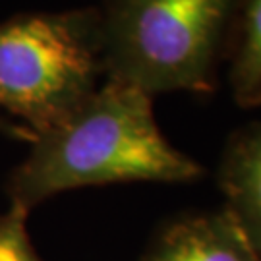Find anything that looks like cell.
Instances as JSON below:
<instances>
[{
  "instance_id": "obj_1",
  "label": "cell",
  "mask_w": 261,
  "mask_h": 261,
  "mask_svg": "<svg viewBox=\"0 0 261 261\" xmlns=\"http://www.w3.org/2000/svg\"><path fill=\"white\" fill-rule=\"evenodd\" d=\"M205 174L196 159L170 145L153 97L105 80L55 128L35 136L29 155L10 172V205L23 211L75 188L124 182L186 184Z\"/></svg>"
},
{
  "instance_id": "obj_2",
  "label": "cell",
  "mask_w": 261,
  "mask_h": 261,
  "mask_svg": "<svg viewBox=\"0 0 261 261\" xmlns=\"http://www.w3.org/2000/svg\"><path fill=\"white\" fill-rule=\"evenodd\" d=\"M242 0H103L105 80L155 97L209 95L228 62Z\"/></svg>"
},
{
  "instance_id": "obj_3",
  "label": "cell",
  "mask_w": 261,
  "mask_h": 261,
  "mask_svg": "<svg viewBox=\"0 0 261 261\" xmlns=\"http://www.w3.org/2000/svg\"><path fill=\"white\" fill-rule=\"evenodd\" d=\"M103 75L99 8L18 14L0 21V109L33 136L68 118Z\"/></svg>"
},
{
  "instance_id": "obj_4",
  "label": "cell",
  "mask_w": 261,
  "mask_h": 261,
  "mask_svg": "<svg viewBox=\"0 0 261 261\" xmlns=\"http://www.w3.org/2000/svg\"><path fill=\"white\" fill-rule=\"evenodd\" d=\"M141 261H261V250L223 205L168 224Z\"/></svg>"
},
{
  "instance_id": "obj_5",
  "label": "cell",
  "mask_w": 261,
  "mask_h": 261,
  "mask_svg": "<svg viewBox=\"0 0 261 261\" xmlns=\"http://www.w3.org/2000/svg\"><path fill=\"white\" fill-rule=\"evenodd\" d=\"M224 207L261 250V120L228 138L219 163Z\"/></svg>"
},
{
  "instance_id": "obj_6",
  "label": "cell",
  "mask_w": 261,
  "mask_h": 261,
  "mask_svg": "<svg viewBox=\"0 0 261 261\" xmlns=\"http://www.w3.org/2000/svg\"><path fill=\"white\" fill-rule=\"evenodd\" d=\"M228 84L234 103L242 109L261 107V0H242L232 48Z\"/></svg>"
},
{
  "instance_id": "obj_7",
  "label": "cell",
  "mask_w": 261,
  "mask_h": 261,
  "mask_svg": "<svg viewBox=\"0 0 261 261\" xmlns=\"http://www.w3.org/2000/svg\"><path fill=\"white\" fill-rule=\"evenodd\" d=\"M28 215L16 205L0 215V261H43L28 232Z\"/></svg>"
},
{
  "instance_id": "obj_8",
  "label": "cell",
  "mask_w": 261,
  "mask_h": 261,
  "mask_svg": "<svg viewBox=\"0 0 261 261\" xmlns=\"http://www.w3.org/2000/svg\"><path fill=\"white\" fill-rule=\"evenodd\" d=\"M0 136H8V138H14V140L18 141H28V143L35 140L33 132H29L19 122L10 120V118L2 116V114H0Z\"/></svg>"
}]
</instances>
